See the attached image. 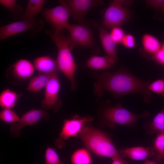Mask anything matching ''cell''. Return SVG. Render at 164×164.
I'll list each match as a JSON object with an SVG mask.
<instances>
[{
    "mask_svg": "<svg viewBox=\"0 0 164 164\" xmlns=\"http://www.w3.org/2000/svg\"><path fill=\"white\" fill-rule=\"evenodd\" d=\"M92 74L95 80L94 93L98 97L104 91L110 93L117 99L126 95L138 93L144 96L145 102L150 101L151 93L148 89L150 81L139 78L124 68L115 72H93Z\"/></svg>",
    "mask_w": 164,
    "mask_h": 164,
    "instance_id": "6da1fadb",
    "label": "cell"
},
{
    "mask_svg": "<svg viewBox=\"0 0 164 164\" xmlns=\"http://www.w3.org/2000/svg\"><path fill=\"white\" fill-rule=\"evenodd\" d=\"M63 30H55L54 33H52L48 30H46L45 32L50 37L57 48L56 61L59 70L70 81V89L71 91H73L76 89L74 75L77 68L71 53L74 46L69 36L64 35Z\"/></svg>",
    "mask_w": 164,
    "mask_h": 164,
    "instance_id": "7a4b0ae2",
    "label": "cell"
},
{
    "mask_svg": "<svg viewBox=\"0 0 164 164\" xmlns=\"http://www.w3.org/2000/svg\"><path fill=\"white\" fill-rule=\"evenodd\" d=\"M79 134L85 146L96 155L112 159L122 157L110 138L100 131L86 126Z\"/></svg>",
    "mask_w": 164,
    "mask_h": 164,
    "instance_id": "3957f363",
    "label": "cell"
},
{
    "mask_svg": "<svg viewBox=\"0 0 164 164\" xmlns=\"http://www.w3.org/2000/svg\"><path fill=\"white\" fill-rule=\"evenodd\" d=\"M132 1L115 0L111 1L104 14L101 26L110 29L120 26L128 20L130 12L123 5H129Z\"/></svg>",
    "mask_w": 164,
    "mask_h": 164,
    "instance_id": "277c9868",
    "label": "cell"
},
{
    "mask_svg": "<svg viewBox=\"0 0 164 164\" xmlns=\"http://www.w3.org/2000/svg\"><path fill=\"white\" fill-rule=\"evenodd\" d=\"M66 29L69 33V38L74 46L77 45L88 47L94 55L100 53L92 31L87 26L81 24H70Z\"/></svg>",
    "mask_w": 164,
    "mask_h": 164,
    "instance_id": "5b68a950",
    "label": "cell"
},
{
    "mask_svg": "<svg viewBox=\"0 0 164 164\" xmlns=\"http://www.w3.org/2000/svg\"><path fill=\"white\" fill-rule=\"evenodd\" d=\"M44 26V22L40 19L33 21L22 20L12 22L0 27V40H2L26 31H30L31 36H35Z\"/></svg>",
    "mask_w": 164,
    "mask_h": 164,
    "instance_id": "8992f818",
    "label": "cell"
},
{
    "mask_svg": "<svg viewBox=\"0 0 164 164\" xmlns=\"http://www.w3.org/2000/svg\"><path fill=\"white\" fill-rule=\"evenodd\" d=\"M149 115L148 112L146 111L141 114H135L123 107L119 103L115 106L107 108L103 113L104 118L108 121L131 126H133L138 119Z\"/></svg>",
    "mask_w": 164,
    "mask_h": 164,
    "instance_id": "52a82bcc",
    "label": "cell"
},
{
    "mask_svg": "<svg viewBox=\"0 0 164 164\" xmlns=\"http://www.w3.org/2000/svg\"><path fill=\"white\" fill-rule=\"evenodd\" d=\"M92 119L89 116L80 117L76 115L72 119L65 120L59 136L54 141L55 146L59 148H63L66 140L79 134L84 124L91 121Z\"/></svg>",
    "mask_w": 164,
    "mask_h": 164,
    "instance_id": "ba28073f",
    "label": "cell"
},
{
    "mask_svg": "<svg viewBox=\"0 0 164 164\" xmlns=\"http://www.w3.org/2000/svg\"><path fill=\"white\" fill-rule=\"evenodd\" d=\"M58 72L52 74L51 78L45 87L44 97L41 105L46 110L56 112L61 106V99L59 97L60 84Z\"/></svg>",
    "mask_w": 164,
    "mask_h": 164,
    "instance_id": "9c48e42d",
    "label": "cell"
},
{
    "mask_svg": "<svg viewBox=\"0 0 164 164\" xmlns=\"http://www.w3.org/2000/svg\"><path fill=\"white\" fill-rule=\"evenodd\" d=\"M58 2L60 5L51 8H46L42 12L46 21L54 28L55 30L66 29L70 24L69 20L71 15L67 6Z\"/></svg>",
    "mask_w": 164,
    "mask_h": 164,
    "instance_id": "30bf717a",
    "label": "cell"
},
{
    "mask_svg": "<svg viewBox=\"0 0 164 164\" xmlns=\"http://www.w3.org/2000/svg\"><path fill=\"white\" fill-rule=\"evenodd\" d=\"M49 118L50 115L46 111L41 109H32L24 113L18 122L12 124L10 132L13 137L17 138L20 135V132L23 128L35 125L42 119L47 121Z\"/></svg>",
    "mask_w": 164,
    "mask_h": 164,
    "instance_id": "8fae6325",
    "label": "cell"
},
{
    "mask_svg": "<svg viewBox=\"0 0 164 164\" xmlns=\"http://www.w3.org/2000/svg\"><path fill=\"white\" fill-rule=\"evenodd\" d=\"M68 7L71 15L77 21L80 22L87 13L91 9L102 5L104 2L100 0H61Z\"/></svg>",
    "mask_w": 164,
    "mask_h": 164,
    "instance_id": "7c38bea8",
    "label": "cell"
},
{
    "mask_svg": "<svg viewBox=\"0 0 164 164\" xmlns=\"http://www.w3.org/2000/svg\"><path fill=\"white\" fill-rule=\"evenodd\" d=\"M34 70L33 64L30 61L26 59H21L9 67L7 73L11 74L10 75L14 79L23 80L31 77Z\"/></svg>",
    "mask_w": 164,
    "mask_h": 164,
    "instance_id": "4fadbf2b",
    "label": "cell"
},
{
    "mask_svg": "<svg viewBox=\"0 0 164 164\" xmlns=\"http://www.w3.org/2000/svg\"><path fill=\"white\" fill-rule=\"evenodd\" d=\"M98 29L101 43L107 56L114 63L117 62L118 56L116 44L112 39L110 33L101 26L98 27Z\"/></svg>",
    "mask_w": 164,
    "mask_h": 164,
    "instance_id": "5bb4252c",
    "label": "cell"
},
{
    "mask_svg": "<svg viewBox=\"0 0 164 164\" xmlns=\"http://www.w3.org/2000/svg\"><path fill=\"white\" fill-rule=\"evenodd\" d=\"M33 64L35 69L42 73L51 74L59 70L56 61L48 56L36 58Z\"/></svg>",
    "mask_w": 164,
    "mask_h": 164,
    "instance_id": "9a60e30c",
    "label": "cell"
},
{
    "mask_svg": "<svg viewBox=\"0 0 164 164\" xmlns=\"http://www.w3.org/2000/svg\"><path fill=\"white\" fill-rule=\"evenodd\" d=\"M119 153L122 157H127L132 160L138 161L151 157L155 154L153 149L142 147L125 149L121 151Z\"/></svg>",
    "mask_w": 164,
    "mask_h": 164,
    "instance_id": "2e32d148",
    "label": "cell"
},
{
    "mask_svg": "<svg viewBox=\"0 0 164 164\" xmlns=\"http://www.w3.org/2000/svg\"><path fill=\"white\" fill-rule=\"evenodd\" d=\"M114 63L107 56H104L91 55L87 60L86 65L92 70L109 69L114 66Z\"/></svg>",
    "mask_w": 164,
    "mask_h": 164,
    "instance_id": "e0dca14e",
    "label": "cell"
},
{
    "mask_svg": "<svg viewBox=\"0 0 164 164\" xmlns=\"http://www.w3.org/2000/svg\"><path fill=\"white\" fill-rule=\"evenodd\" d=\"M46 2L45 0H29L22 18V20L33 21L42 11Z\"/></svg>",
    "mask_w": 164,
    "mask_h": 164,
    "instance_id": "ac0fdd59",
    "label": "cell"
},
{
    "mask_svg": "<svg viewBox=\"0 0 164 164\" xmlns=\"http://www.w3.org/2000/svg\"><path fill=\"white\" fill-rule=\"evenodd\" d=\"M52 74L41 73L32 77L29 80L26 90L32 93L38 92L46 87Z\"/></svg>",
    "mask_w": 164,
    "mask_h": 164,
    "instance_id": "d6986e66",
    "label": "cell"
},
{
    "mask_svg": "<svg viewBox=\"0 0 164 164\" xmlns=\"http://www.w3.org/2000/svg\"><path fill=\"white\" fill-rule=\"evenodd\" d=\"M22 95V94H18L8 88L5 89L0 94L1 107L2 109H12Z\"/></svg>",
    "mask_w": 164,
    "mask_h": 164,
    "instance_id": "ffe728a7",
    "label": "cell"
},
{
    "mask_svg": "<svg viewBox=\"0 0 164 164\" xmlns=\"http://www.w3.org/2000/svg\"><path fill=\"white\" fill-rule=\"evenodd\" d=\"M142 43L145 50L147 53L154 55L161 48L158 39L154 36L145 34L142 38Z\"/></svg>",
    "mask_w": 164,
    "mask_h": 164,
    "instance_id": "44dd1931",
    "label": "cell"
},
{
    "mask_svg": "<svg viewBox=\"0 0 164 164\" xmlns=\"http://www.w3.org/2000/svg\"><path fill=\"white\" fill-rule=\"evenodd\" d=\"M0 3L10 13L13 19L18 20L23 15L24 11L15 0H0Z\"/></svg>",
    "mask_w": 164,
    "mask_h": 164,
    "instance_id": "7402d4cb",
    "label": "cell"
},
{
    "mask_svg": "<svg viewBox=\"0 0 164 164\" xmlns=\"http://www.w3.org/2000/svg\"><path fill=\"white\" fill-rule=\"evenodd\" d=\"M71 161L72 164H92V160L91 155L86 150L80 149L72 154Z\"/></svg>",
    "mask_w": 164,
    "mask_h": 164,
    "instance_id": "603a6c76",
    "label": "cell"
},
{
    "mask_svg": "<svg viewBox=\"0 0 164 164\" xmlns=\"http://www.w3.org/2000/svg\"><path fill=\"white\" fill-rule=\"evenodd\" d=\"M156 152L155 159L160 162L164 161V132H159L157 135L154 143Z\"/></svg>",
    "mask_w": 164,
    "mask_h": 164,
    "instance_id": "cb8c5ba5",
    "label": "cell"
},
{
    "mask_svg": "<svg viewBox=\"0 0 164 164\" xmlns=\"http://www.w3.org/2000/svg\"><path fill=\"white\" fill-rule=\"evenodd\" d=\"M156 131L164 132V106L155 116L150 125V133H153Z\"/></svg>",
    "mask_w": 164,
    "mask_h": 164,
    "instance_id": "d4e9b609",
    "label": "cell"
},
{
    "mask_svg": "<svg viewBox=\"0 0 164 164\" xmlns=\"http://www.w3.org/2000/svg\"><path fill=\"white\" fill-rule=\"evenodd\" d=\"M45 164H66L60 160L59 157L54 149L47 146L45 153Z\"/></svg>",
    "mask_w": 164,
    "mask_h": 164,
    "instance_id": "484cf974",
    "label": "cell"
},
{
    "mask_svg": "<svg viewBox=\"0 0 164 164\" xmlns=\"http://www.w3.org/2000/svg\"><path fill=\"white\" fill-rule=\"evenodd\" d=\"M20 118L12 109H3L0 113L1 120L5 122L14 123L18 122Z\"/></svg>",
    "mask_w": 164,
    "mask_h": 164,
    "instance_id": "4316f807",
    "label": "cell"
},
{
    "mask_svg": "<svg viewBox=\"0 0 164 164\" xmlns=\"http://www.w3.org/2000/svg\"><path fill=\"white\" fill-rule=\"evenodd\" d=\"M110 34L112 39L116 44H119L121 43L125 35L124 30L120 26L112 29Z\"/></svg>",
    "mask_w": 164,
    "mask_h": 164,
    "instance_id": "83f0119b",
    "label": "cell"
},
{
    "mask_svg": "<svg viewBox=\"0 0 164 164\" xmlns=\"http://www.w3.org/2000/svg\"><path fill=\"white\" fill-rule=\"evenodd\" d=\"M148 90L154 93L163 94L164 93V79L157 80L150 83L148 87Z\"/></svg>",
    "mask_w": 164,
    "mask_h": 164,
    "instance_id": "f1b7e54d",
    "label": "cell"
},
{
    "mask_svg": "<svg viewBox=\"0 0 164 164\" xmlns=\"http://www.w3.org/2000/svg\"><path fill=\"white\" fill-rule=\"evenodd\" d=\"M121 43L125 47L131 48L133 47L135 44L134 37L131 34L125 35L123 38Z\"/></svg>",
    "mask_w": 164,
    "mask_h": 164,
    "instance_id": "f546056e",
    "label": "cell"
},
{
    "mask_svg": "<svg viewBox=\"0 0 164 164\" xmlns=\"http://www.w3.org/2000/svg\"><path fill=\"white\" fill-rule=\"evenodd\" d=\"M145 2L148 6L158 9L161 8L164 3V0H148Z\"/></svg>",
    "mask_w": 164,
    "mask_h": 164,
    "instance_id": "4dcf8cb0",
    "label": "cell"
},
{
    "mask_svg": "<svg viewBox=\"0 0 164 164\" xmlns=\"http://www.w3.org/2000/svg\"><path fill=\"white\" fill-rule=\"evenodd\" d=\"M153 58L157 62L164 66V50L161 49L153 55Z\"/></svg>",
    "mask_w": 164,
    "mask_h": 164,
    "instance_id": "1f68e13d",
    "label": "cell"
},
{
    "mask_svg": "<svg viewBox=\"0 0 164 164\" xmlns=\"http://www.w3.org/2000/svg\"><path fill=\"white\" fill-rule=\"evenodd\" d=\"M111 164H126V162L122 157L112 159Z\"/></svg>",
    "mask_w": 164,
    "mask_h": 164,
    "instance_id": "d6a6232c",
    "label": "cell"
},
{
    "mask_svg": "<svg viewBox=\"0 0 164 164\" xmlns=\"http://www.w3.org/2000/svg\"><path fill=\"white\" fill-rule=\"evenodd\" d=\"M143 164H157L154 161H151L149 160H146Z\"/></svg>",
    "mask_w": 164,
    "mask_h": 164,
    "instance_id": "836d02e7",
    "label": "cell"
},
{
    "mask_svg": "<svg viewBox=\"0 0 164 164\" xmlns=\"http://www.w3.org/2000/svg\"><path fill=\"white\" fill-rule=\"evenodd\" d=\"M161 14L162 15L164 14V3L161 7Z\"/></svg>",
    "mask_w": 164,
    "mask_h": 164,
    "instance_id": "e575fe53",
    "label": "cell"
},
{
    "mask_svg": "<svg viewBox=\"0 0 164 164\" xmlns=\"http://www.w3.org/2000/svg\"><path fill=\"white\" fill-rule=\"evenodd\" d=\"M162 49L164 50V43L163 44L162 47L161 48Z\"/></svg>",
    "mask_w": 164,
    "mask_h": 164,
    "instance_id": "d590c367",
    "label": "cell"
},
{
    "mask_svg": "<svg viewBox=\"0 0 164 164\" xmlns=\"http://www.w3.org/2000/svg\"><path fill=\"white\" fill-rule=\"evenodd\" d=\"M161 95L163 97H164V93L162 94Z\"/></svg>",
    "mask_w": 164,
    "mask_h": 164,
    "instance_id": "8d00e7d4",
    "label": "cell"
}]
</instances>
